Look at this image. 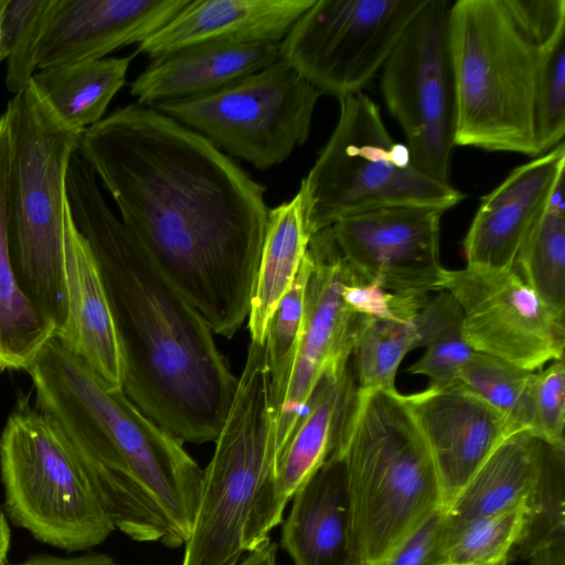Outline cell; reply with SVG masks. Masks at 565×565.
<instances>
[{
    "label": "cell",
    "instance_id": "1",
    "mask_svg": "<svg viewBox=\"0 0 565 565\" xmlns=\"http://www.w3.org/2000/svg\"><path fill=\"white\" fill-rule=\"evenodd\" d=\"M76 151L163 274L214 334L232 339L250 308L265 188L205 137L139 104L85 129Z\"/></svg>",
    "mask_w": 565,
    "mask_h": 565
},
{
    "label": "cell",
    "instance_id": "2",
    "mask_svg": "<svg viewBox=\"0 0 565 565\" xmlns=\"http://www.w3.org/2000/svg\"><path fill=\"white\" fill-rule=\"evenodd\" d=\"M66 196L106 290L125 395L180 441L214 443L237 377L213 331L110 211L93 169L76 150L67 168Z\"/></svg>",
    "mask_w": 565,
    "mask_h": 565
},
{
    "label": "cell",
    "instance_id": "3",
    "mask_svg": "<svg viewBox=\"0 0 565 565\" xmlns=\"http://www.w3.org/2000/svg\"><path fill=\"white\" fill-rule=\"evenodd\" d=\"M26 372L39 409L73 445L115 529L137 542L184 545L203 470L183 443L55 338Z\"/></svg>",
    "mask_w": 565,
    "mask_h": 565
},
{
    "label": "cell",
    "instance_id": "4",
    "mask_svg": "<svg viewBox=\"0 0 565 565\" xmlns=\"http://www.w3.org/2000/svg\"><path fill=\"white\" fill-rule=\"evenodd\" d=\"M214 444L181 565H236L282 521L265 343L250 341Z\"/></svg>",
    "mask_w": 565,
    "mask_h": 565
},
{
    "label": "cell",
    "instance_id": "5",
    "mask_svg": "<svg viewBox=\"0 0 565 565\" xmlns=\"http://www.w3.org/2000/svg\"><path fill=\"white\" fill-rule=\"evenodd\" d=\"M332 452L344 462L361 565H384L444 510L434 461L397 390L356 388Z\"/></svg>",
    "mask_w": 565,
    "mask_h": 565
},
{
    "label": "cell",
    "instance_id": "6",
    "mask_svg": "<svg viewBox=\"0 0 565 565\" xmlns=\"http://www.w3.org/2000/svg\"><path fill=\"white\" fill-rule=\"evenodd\" d=\"M9 153L6 217L9 254L17 281L55 327L67 323L65 223L66 173L82 132L65 126L29 84L3 113Z\"/></svg>",
    "mask_w": 565,
    "mask_h": 565
},
{
    "label": "cell",
    "instance_id": "7",
    "mask_svg": "<svg viewBox=\"0 0 565 565\" xmlns=\"http://www.w3.org/2000/svg\"><path fill=\"white\" fill-rule=\"evenodd\" d=\"M448 39L455 146L537 157L534 92L540 46L503 0L452 1Z\"/></svg>",
    "mask_w": 565,
    "mask_h": 565
},
{
    "label": "cell",
    "instance_id": "8",
    "mask_svg": "<svg viewBox=\"0 0 565 565\" xmlns=\"http://www.w3.org/2000/svg\"><path fill=\"white\" fill-rule=\"evenodd\" d=\"M339 103L335 128L298 191L310 237L372 210L426 206L445 212L465 199L450 183L413 164L408 148L393 140L367 95H348Z\"/></svg>",
    "mask_w": 565,
    "mask_h": 565
},
{
    "label": "cell",
    "instance_id": "9",
    "mask_svg": "<svg viewBox=\"0 0 565 565\" xmlns=\"http://www.w3.org/2000/svg\"><path fill=\"white\" fill-rule=\"evenodd\" d=\"M0 471L7 514L38 541L79 552L116 530L64 431L24 401L3 427Z\"/></svg>",
    "mask_w": 565,
    "mask_h": 565
},
{
    "label": "cell",
    "instance_id": "10",
    "mask_svg": "<svg viewBox=\"0 0 565 565\" xmlns=\"http://www.w3.org/2000/svg\"><path fill=\"white\" fill-rule=\"evenodd\" d=\"M321 95L279 58L212 95L152 108L264 170L284 162L307 141Z\"/></svg>",
    "mask_w": 565,
    "mask_h": 565
},
{
    "label": "cell",
    "instance_id": "11",
    "mask_svg": "<svg viewBox=\"0 0 565 565\" xmlns=\"http://www.w3.org/2000/svg\"><path fill=\"white\" fill-rule=\"evenodd\" d=\"M452 1L426 0L382 67L381 88L413 164L449 183L456 95L448 39Z\"/></svg>",
    "mask_w": 565,
    "mask_h": 565
},
{
    "label": "cell",
    "instance_id": "12",
    "mask_svg": "<svg viewBox=\"0 0 565 565\" xmlns=\"http://www.w3.org/2000/svg\"><path fill=\"white\" fill-rule=\"evenodd\" d=\"M426 0H315L280 42V58L322 94L361 93Z\"/></svg>",
    "mask_w": 565,
    "mask_h": 565
},
{
    "label": "cell",
    "instance_id": "13",
    "mask_svg": "<svg viewBox=\"0 0 565 565\" xmlns=\"http://www.w3.org/2000/svg\"><path fill=\"white\" fill-rule=\"evenodd\" d=\"M440 290L460 306L463 337L475 352L531 372L563 359L565 318L546 306L515 269L443 268Z\"/></svg>",
    "mask_w": 565,
    "mask_h": 565
},
{
    "label": "cell",
    "instance_id": "14",
    "mask_svg": "<svg viewBox=\"0 0 565 565\" xmlns=\"http://www.w3.org/2000/svg\"><path fill=\"white\" fill-rule=\"evenodd\" d=\"M564 452L525 431L508 437L444 510L446 524L523 505L529 519L516 556L527 558L541 543L565 533Z\"/></svg>",
    "mask_w": 565,
    "mask_h": 565
},
{
    "label": "cell",
    "instance_id": "15",
    "mask_svg": "<svg viewBox=\"0 0 565 565\" xmlns=\"http://www.w3.org/2000/svg\"><path fill=\"white\" fill-rule=\"evenodd\" d=\"M444 211L426 206H390L340 220L330 227L358 282H377L402 296L438 291Z\"/></svg>",
    "mask_w": 565,
    "mask_h": 565
},
{
    "label": "cell",
    "instance_id": "16",
    "mask_svg": "<svg viewBox=\"0 0 565 565\" xmlns=\"http://www.w3.org/2000/svg\"><path fill=\"white\" fill-rule=\"evenodd\" d=\"M307 252L312 268L305 295L302 329L286 394L275 416L277 458L324 367L338 358L351 355L359 317L342 298L344 284L356 279L330 227L310 237Z\"/></svg>",
    "mask_w": 565,
    "mask_h": 565
},
{
    "label": "cell",
    "instance_id": "17",
    "mask_svg": "<svg viewBox=\"0 0 565 565\" xmlns=\"http://www.w3.org/2000/svg\"><path fill=\"white\" fill-rule=\"evenodd\" d=\"M438 476L446 510L491 452L514 435L505 418L460 381L404 395Z\"/></svg>",
    "mask_w": 565,
    "mask_h": 565
},
{
    "label": "cell",
    "instance_id": "18",
    "mask_svg": "<svg viewBox=\"0 0 565 565\" xmlns=\"http://www.w3.org/2000/svg\"><path fill=\"white\" fill-rule=\"evenodd\" d=\"M190 0H47L35 42L36 71L94 61L139 44Z\"/></svg>",
    "mask_w": 565,
    "mask_h": 565
},
{
    "label": "cell",
    "instance_id": "19",
    "mask_svg": "<svg viewBox=\"0 0 565 565\" xmlns=\"http://www.w3.org/2000/svg\"><path fill=\"white\" fill-rule=\"evenodd\" d=\"M565 145L516 167L482 196L462 239L467 265L514 269L519 250L546 210L557 179L564 174Z\"/></svg>",
    "mask_w": 565,
    "mask_h": 565
},
{
    "label": "cell",
    "instance_id": "20",
    "mask_svg": "<svg viewBox=\"0 0 565 565\" xmlns=\"http://www.w3.org/2000/svg\"><path fill=\"white\" fill-rule=\"evenodd\" d=\"M315 0H190L174 18L138 44L157 60L200 45L281 42Z\"/></svg>",
    "mask_w": 565,
    "mask_h": 565
},
{
    "label": "cell",
    "instance_id": "21",
    "mask_svg": "<svg viewBox=\"0 0 565 565\" xmlns=\"http://www.w3.org/2000/svg\"><path fill=\"white\" fill-rule=\"evenodd\" d=\"M291 499L281 545L294 565H361L339 455L332 452Z\"/></svg>",
    "mask_w": 565,
    "mask_h": 565
},
{
    "label": "cell",
    "instance_id": "22",
    "mask_svg": "<svg viewBox=\"0 0 565 565\" xmlns=\"http://www.w3.org/2000/svg\"><path fill=\"white\" fill-rule=\"evenodd\" d=\"M65 280L68 317L56 338L81 359L111 391L122 390L121 351L94 255L67 212L65 223Z\"/></svg>",
    "mask_w": 565,
    "mask_h": 565
},
{
    "label": "cell",
    "instance_id": "23",
    "mask_svg": "<svg viewBox=\"0 0 565 565\" xmlns=\"http://www.w3.org/2000/svg\"><path fill=\"white\" fill-rule=\"evenodd\" d=\"M279 51L280 42L184 49L152 60L130 83V95L151 108L202 98L269 66Z\"/></svg>",
    "mask_w": 565,
    "mask_h": 565
},
{
    "label": "cell",
    "instance_id": "24",
    "mask_svg": "<svg viewBox=\"0 0 565 565\" xmlns=\"http://www.w3.org/2000/svg\"><path fill=\"white\" fill-rule=\"evenodd\" d=\"M350 361L344 355L324 367L277 458L276 479L286 503L337 445L358 388Z\"/></svg>",
    "mask_w": 565,
    "mask_h": 565
},
{
    "label": "cell",
    "instance_id": "25",
    "mask_svg": "<svg viewBox=\"0 0 565 565\" xmlns=\"http://www.w3.org/2000/svg\"><path fill=\"white\" fill-rule=\"evenodd\" d=\"M132 57H104L39 70L30 84L65 126L83 132L103 119L110 100L126 84Z\"/></svg>",
    "mask_w": 565,
    "mask_h": 565
},
{
    "label": "cell",
    "instance_id": "26",
    "mask_svg": "<svg viewBox=\"0 0 565 565\" xmlns=\"http://www.w3.org/2000/svg\"><path fill=\"white\" fill-rule=\"evenodd\" d=\"M9 153L6 118L0 117V373L26 371L55 327L21 290L9 254L6 217V175Z\"/></svg>",
    "mask_w": 565,
    "mask_h": 565
},
{
    "label": "cell",
    "instance_id": "27",
    "mask_svg": "<svg viewBox=\"0 0 565 565\" xmlns=\"http://www.w3.org/2000/svg\"><path fill=\"white\" fill-rule=\"evenodd\" d=\"M309 241L298 192L290 201L269 210L247 317L250 341L265 343L269 319L290 288Z\"/></svg>",
    "mask_w": 565,
    "mask_h": 565
},
{
    "label": "cell",
    "instance_id": "28",
    "mask_svg": "<svg viewBox=\"0 0 565 565\" xmlns=\"http://www.w3.org/2000/svg\"><path fill=\"white\" fill-rule=\"evenodd\" d=\"M414 324V349L424 347L426 351L407 372L427 376L429 384L458 381L460 369L475 351L463 337L462 312L457 300L440 290L434 298H428Z\"/></svg>",
    "mask_w": 565,
    "mask_h": 565
},
{
    "label": "cell",
    "instance_id": "29",
    "mask_svg": "<svg viewBox=\"0 0 565 565\" xmlns=\"http://www.w3.org/2000/svg\"><path fill=\"white\" fill-rule=\"evenodd\" d=\"M529 512L518 505L448 526L443 565H500L516 556L526 533Z\"/></svg>",
    "mask_w": 565,
    "mask_h": 565
},
{
    "label": "cell",
    "instance_id": "30",
    "mask_svg": "<svg viewBox=\"0 0 565 565\" xmlns=\"http://www.w3.org/2000/svg\"><path fill=\"white\" fill-rule=\"evenodd\" d=\"M534 377L535 372L480 352H475L458 374V381L505 418L513 434L525 431L531 435Z\"/></svg>",
    "mask_w": 565,
    "mask_h": 565
},
{
    "label": "cell",
    "instance_id": "31",
    "mask_svg": "<svg viewBox=\"0 0 565 565\" xmlns=\"http://www.w3.org/2000/svg\"><path fill=\"white\" fill-rule=\"evenodd\" d=\"M415 340L414 322L359 315L351 352L358 388L395 391L397 370Z\"/></svg>",
    "mask_w": 565,
    "mask_h": 565
},
{
    "label": "cell",
    "instance_id": "32",
    "mask_svg": "<svg viewBox=\"0 0 565 565\" xmlns=\"http://www.w3.org/2000/svg\"><path fill=\"white\" fill-rule=\"evenodd\" d=\"M557 316L565 318V213L546 209L524 239L514 269Z\"/></svg>",
    "mask_w": 565,
    "mask_h": 565
},
{
    "label": "cell",
    "instance_id": "33",
    "mask_svg": "<svg viewBox=\"0 0 565 565\" xmlns=\"http://www.w3.org/2000/svg\"><path fill=\"white\" fill-rule=\"evenodd\" d=\"M311 268L312 262L306 252L290 288L279 301L267 326L265 347L274 416L284 401L300 340L305 295Z\"/></svg>",
    "mask_w": 565,
    "mask_h": 565
},
{
    "label": "cell",
    "instance_id": "34",
    "mask_svg": "<svg viewBox=\"0 0 565 565\" xmlns=\"http://www.w3.org/2000/svg\"><path fill=\"white\" fill-rule=\"evenodd\" d=\"M534 131L539 156L562 142L565 132V34L540 47L534 92Z\"/></svg>",
    "mask_w": 565,
    "mask_h": 565
},
{
    "label": "cell",
    "instance_id": "35",
    "mask_svg": "<svg viewBox=\"0 0 565 565\" xmlns=\"http://www.w3.org/2000/svg\"><path fill=\"white\" fill-rule=\"evenodd\" d=\"M47 0H6L1 18V57L8 60L6 86L23 90L36 72L35 42Z\"/></svg>",
    "mask_w": 565,
    "mask_h": 565
},
{
    "label": "cell",
    "instance_id": "36",
    "mask_svg": "<svg viewBox=\"0 0 565 565\" xmlns=\"http://www.w3.org/2000/svg\"><path fill=\"white\" fill-rule=\"evenodd\" d=\"M534 419L532 435L547 445L565 451V366L554 361L535 373L533 384Z\"/></svg>",
    "mask_w": 565,
    "mask_h": 565
},
{
    "label": "cell",
    "instance_id": "37",
    "mask_svg": "<svg viewBox=\"0 0 565 565\" xmlns=\"http://www.w3.org/2000/svg\"><path fill=\"white\" fill-rule=\"evenodd\" d=\"M342 298L345 306L356 315L414 322L429 297L397 295L374 281H349L342 288Z\"/></svg>",
    "mask_w": 565,
    "mask_h": 565
},
{
    "label": "cell",
    "instance_id": "38",
    "mask_svg": "<svg viewBox=\"0 0 565 565\" xmlns=\"http://www.w3.org/2000/svg\"><path fill=\"white\" fill-rule=\"evenodd\" d=\"M516 24L541 47L565 34L564 0H503Z\"/></svg>",
    "mask_w": 565,
    "mask_h": 565
},
{
    "label": "cell",
    "instance_id": "39",
    "mask_svg": "<svg viewBox=\"0 0 565 565\" xmlns=\"http://www.w3.org/2000/svg\"><path fill=\"white\" fill-rule=\"evenodd\" d=\"M446 537L444 510L433 513L384 565H443Z\"/></svg>",
    "mask_w": 565,
    "mask_h": 565
},
{
    "label": "cell",
    "instance_id": "40",
    "mask_svg": "<svg viewBox=\"0 0 565 565\" xmlns=\"http://www.w3.org/2000/svg\"><path fill=\"white\" fill-rule=\"evenodd\" d=\"M11 565H121L111 556L103 553H85L77 556H56L41 554L31 556Z\"/></svg>",
    "mask_w": 565,
    "mask_h": 565
},
{
    "label": "cell",
    "instance_id": "41",
    "mask_svg": "<svg viewBox=\"0 0 565 565\" xmlns=\"http://www.w3.org/2000/svg\"><path fill=\"white\" fill-rule=\"evenodd\" d=\"M527 558L530 565H565V533L541 543Z\"/></svg>",
    "mask_w": 565,
    "mask_h": 565
},
{
    "label": "cell",
    "instance_id": "42",
    "mask_svg": "<svg viewBox=\"0 0 565 565\" xmlns=\"http://www.w3.org/2000/svg\"><path fill=\"white\" fill-rule=\"evenodd\" d=\"M277 543L267 539L246 553L236 565H277Z\"/></svg>",
    "mask_w": 565,
    "mask_h": 565
},
{
    "label": "cell",
    "instance_id": "43",
    "mask_svg": "<svg viewBox=\"0 0 565 565\" xmlns=\"http://www.w3.org/2000/svg\"><path fill=\"white\" fill-rule=\"evenodd\" d=\"M11 532L6 514L0 508V565H7L10 551Z\"/></svg>",
    "mask_w": 565,
    "mask_h": 565
},
{
    "label": "cell",
    "instance_id": "44",
    "mask_svg": "<svg viewBox=\"0 0 565 565\" xmlns=\"http://www.w3.org/2000/svg\"><path fill=\"white\" fill-rule=\"evenodd\" d=\"M546 209L565 213L564 174H562L554 184Z\"/></svg>",
    "mask_w": 565,
    "mask_h": 565
},
{
    "label": "cell",
    "instance_id": "45",
    "mask_svg": "<svg viewBox=\"0 0 565 565\" xmlns=\"http://www.w3.org/2000/svg\"><path fill=\"white\" fill-rule=\"evenodd\" d=\"M6 4V0H0V62H2L1 57V18H2V11Z\"/></svg>",
    "mask_w": 565,
    "mask_h": 565
},
{
    "label": "cell",
    "instance_id": "46",
    "mask_svg": "<svg viewBox=\"0 0 565 565\" xmlns=\"http://www.w3.org/2000/svg\"><path fill=\"white\" fill-rule=\"evenodd\" d=\"M500 565H508V562H504V563H502V564H500Z\"/></svg>",
    "mask_w": 565,
    "mask_h": 565
}]
</instances>
